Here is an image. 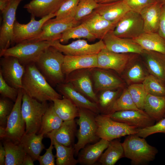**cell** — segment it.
Wrapping results in <instances>:
<instances>
[{
	"label": "cell",
	"instance_id": "6da1fadb",
	"mask_svg": "<svg viewBox=\"0 0 165 165\" xmlns=\"http://www.w3.org/2000/svg\"><path fill=\"white\" fill-rule=\"evenodd\" d=\"M22 89L31 97L40 102L51 101L62 97L48 82L35 63L25 66L22 79Z\"/></svg>",
	"mask_w": 165,
	"mask_h": 165
},
{
	"label": "cell",
	"instance_id": "7a4b0ae2",
	"mask_svg": "<svg viewBox=\"0 0 165 165\" xmlns=\"http://www.w3.org/2000/svg\"><path fill=\"white\" fill-rule=\"evenodd\" d=\"M64 55L50 46L41 53L35 64L37 68L51 85H57L65 82L62 66Z\"/></svg>",
	"mask_w": 165,
	"mask_h": 165
},
{
	"label": "cell",
	"instance_id": "3957f363",
	"mask_svg": "<svg viewBox=\"0 0 165 165\" xmlns=\"http://www.w3.org/2000/svg\"><path fill=\"white\" fill-rule=\"evenodd\" d=\"M136 134L128 135L122 143L125 157L133 165H146L155 158L157 149Z\"/></svg>",
	"mask_w": 165,
	"mask_h": 165
},
{
	"label": "cell",
	"instance_id": "277c9868",
	"mask_svg": "<svg viewBox=\"0 0 165 165\" xmlns=\"http://www.w3.org/2000/svg\"><path fill=\"white\" fill-rule=\"evenodd\" d=\"M78 108L79 118L75 120L79 126L76 133L77 141L74 146L76 156L87 144L99 139L97 134V125L95 117L97 114L87 109Z\"/></svg>",
	"mask_w": 165,
	"mask_h": 165
},
{
	"label": "cell",
	"instance_id": "5b68a950",
	"mask_svg": "<svg viewBox=\"0 0 165 165\" xmlns=\"http://www.w3.org/2000/svg\"><path fill=\"white\" fill-rule=\"evenodd\" d=\"M23 92L21 111L25 123V133L36 134L40 130L42 117L49 105L47 102H40L23 90Z\"/></svg>",
	"mask_w": 165,
	"mask_h": 165
},
{
	"label": "cell",
	"instance_id": "8992f818",
	"mask_svg": "<svg viewBox=\"0 0 165 165\" xmlns=\"http://www.w3.org/2000/svg\"><path fill=\"white\" fill-rule=\"evenodd\" d=\"M50 46L49 41L31 42L25 40L11 48L0 50V57H15L25 67L29 64L35 63L42 52Z\"/></svg>",
	"mask_w": 165,
	"mask_h": 165
},
{
	"label": "cell",
	"instance_id": "52a82bcc",
	"mask_svg": "<svg viewBox=\"0 0 165 165\" xmlns=\"http://www.w3.org/2000/svg\"><path fill=\"white\" fill-rule=\"evenodd\" d=\"M95 119L97 137L99 139L109 141L125 136L136 134L139 130L101 114H97Z\"/></svg>",
	"mask_w": 165,
	"mask_h": 165
},
{
	"label": "cell",
	"instance_id": "ba28073f",
	"mask_svg": "<svg viewBox=\"0 0 165 165\" xmlns=\"http://www.w3.org/2000/svg\"><path fill=\"white\" fill-rule=\"evenodd\" d=\"M23 92L19 89L17 99L8 118L5 139L19 144L25 132V123L21 113V108Z\"/></svg>",
	"mask_w": 165,
	"mask_h": 165
},
{
	"label": "cell",
	"instance_id": "9c48e42d",
	"mask_svg": "<svg viewBox=\"0 0 165 165\" xmlns=\"http://www.w3.org/2000/svg\"><path fill=\"white\" fill-rule=\"evenodd\" d=\"M113 32L116 36L134 39L144 33V24L140 13L130 10L116 24Z\"/></svg>",
	"mask_w": 165,
	"mask_h": 165
},
{
	"label": "cell",
	"instance_id": "30bf717a",
	"mask_svg": "<svg viewBox=\"0 0 165 165\" xmlns=\"http://www.w3.org/2000/svg\"><path fill=\"white\" fill-rule=\"evenodd\" d=\"M81 24L74 17L68 18L58 20L49 19L44 24L41 33L36 36L26 41L36 42L43 41H53L60 40L62 34L68 29Z\"/></svg>",
	"mask_w": 165,
	"mask_h": 165
},
{
	"label": "cell",
	"instance_id": "8fae6325",
	"mask_svg": "<svg viewBox=\"0 0 165 165\" xmlns=\"http://www.w3.org/2000/svg\"><path fill=\"white\" fill-rule=\"evenodd\" d=\"M50 46L55 48L65 55L79 56L97 54L101 50L106 48L102 39L92 44H89L87 41L79 39L65 45L59 40L50 41Z\"/></svg>",
	"mask_w": 165,
	"mask_h": 165
},
{
	"label": "cell",
	"instance_id": "7c38bea8",
	"mask_svg": "<svg viewBox=\"0 0 165 165\" xmlns=\"http://www.w3.org/2000/svg\"><path fill=\"white\" fill-rule=\"evenodd\" d=\"M90 68L78 69L72 72L65 77L64 82L69 83L77 91L97 104L98 100L94 89Z\"/></svg>",
	"mask_w": 165,
	"mask_h": 165
},
{
	"label": "cell",
	"instance_id": "4fadbf2b",
	"mask_svg": "<svg viewBox=\"0 0 165 165\" xmlns=\"http://www.w3.org/2000/svg\"><path fill=\"white\" fill-rule=\"evenodd\" d=\"M23 0H10L8 6L2 13V22L0 30V50L13 45V27L16 20V9Z\"/></svg>",
	"mask_w": 165,
	"mask_h": 165
},
{
	"label": "cell",
	"instance_id": "5bb4252c",
	"mask_svg": "<svg viewBox=\"0 0 165 165\" xmlns=\"http://www.w3.org/2000/svg\"><path fill=\"white\" fill-rule=\"evenodd\" d=\"M97 67L90 68L95 92L124 88L126 84L120 76L109 70Z\"/></svg>",
	"mask_w": 165,
	"mask_h": 165
},
{
	"label": "cell",
	"instance_id": "9a60e30c",
	"mask_svg": "<svg viewBox=\"0 0 165 165\" xmlns=\"http://www.w3.org/2000/svg\"><path fill=\"white\" fill-rule=\"evenodd\" d=\"M0 65V72L6 82L13 87L22 89L25 67L16 58L9 56L1 57Z\"/></svg>",
	"mask_w": 165,
	"mask_h": 165
},
{
	"label": "cell",
	"instance_id": "2e32d148",
	"mask_svg": "<svg viewBox=\"0 0 165 165\" xmlns=\"http://www.w3.org/2000/svg\"><path fill=\"white\" fill-rule=\"evenodd\" d=\"M136 54L117 53L105 48L97 54V67L113 70L120 75L129 61Z\"/></svg>",
	"mask_w": 165,
	"mask_h": 165
},
{
	"label": "cell",
	"instance_id": "e0dca14e",
	"mask_svg": "<svg viewBox=\"0 0 165 165\" xmlns=\"http://www.w3.org/2000/svg\"><path fill=\"white\" fill-rule=\"evenodd\" d=\"M55 16V13L51 14L39 20H36L35 17L31 16L30 22L26 24H20L16 20L13 27V45L38 35L42 32L44 23Z\"/></svg>",
	"mask_w": 165,
	"mask_h": 165
},
{
	"label": "cell",
	"instance_id": "ac0fdd59",
	"mask_svg": "<svg viewBox=\"0 0 165 165\" xmlns=\"http://www.w3.org/2000/svg\"><path fill=\"white\" fill-rule=\"evenodd\" d=\"M105 116L115 121L139 129L151 126L156 122L142 110L116 111Z\"/></svg>",
	"mask_w": 165,
	"mask_h": 165
},
{
	"label": "cell",
	"instance_id": "d6986e66",
	"mask_svg": "<svg viewBox=\"0 0 165 165\" xmlns=\"http://www.w3.org/2000/svg\"><path fill=\"white\" fill-rule=\"evenodd\" d=\"M102 40L106 48L115 53L140 55L143 50L133 39L118 37L114 34L113 31L108 33Z\"/></svg>",
	"mask_w": 165,
	"mask_h": 165
},
{
	"label": "cell",
	"instance_id": "ffe728a7",
	"mask_svg": "<svg viewBox=\"0 0 165 165\" xmlns=\"http://www.w3.org/2000/svg\"><path fill=\"white\" fill-rule=\"evenodd\" d=\"M149 74L140 55L137 54L129 61L120 76L129 86L142 83Z\"/></svg>",
	"mask_w": 165,
	"mask_h": 165
},
{
	"label": "cell",
	"instance_id": "44dd1931",
	"mask_svg": "<svg viewBox=\"0 0 165 165\" xmlns=\"http://www.w3.org/2000/svg\"><path fill=\"white\" fill-rule=\"evenodd\" d=\"M139 55L149 74L165 83V54L143 50Z\"/></svg>",
	"mask_w": 165,
	"mask_h": 165
},
{
	"label": "cell",
	"instance_id": "7402d4cb",
	"mask_svg": "<svg viewBox=\"0 0 165 165\" xmlns=\"http://www.w3.org/2000/svg\"><path fill=\"white\" fill-rule=\"evenodd\" d=\"M80 21L96 38L100 40H102L108 33L113 31L116 25L94 11Z\"/></svg>",
	"mask_w": 165,
	"mask_h": 165
},
{
	"label": "cell",
	"instance_id": "603a6c76",
	"mask_svg": "<svg viewBox=\"0 0 165 165\" xmlns=\"http://www.w3.org/2000/svg\"><path fill=\"white\" fill-rule=\"evenodd\" d=\"M56 86L61 94L70 99L78 108L89 109L97 114H100L97 104L77 91L69 83L64 82Z\"/></svg>",
	"mask_w": 165,
	"mask_h": 165
},
{
	"label": "cell",
	"instance_id": "cb8c5ba5",
	"mask_svg": "<svg viewBox=\"0 0 165 165\" xmlns=\"http://www.w3.org/2000/svg\"><path fill=\"white\" fill-rule=\"evenodd\" d=\"M97 55L79 56L65 55L62 66V71L66 77L78 69L97 67Z\"/></svg>",
	"mask_w": 165,
	"mask_h": 165
},
{
	"label": "cell",
	"instance_id": "d4e9b609",
	"mask_svg": "<svg viewBox=\"0 0 165 165\" xmlns=\"http://www.w3.org/2000/svg\"><path fill=\"white\" fill-rule=\"evenodd\" d=\"M67 0H32L23 8L31 16L42 18L55 13Z\"/></svg>",
	"mask_w": 165,
	"mask_h": 165
},
{
	"label": "cell",
	"instance_id": "484cf974",
	"mask_svg": "<svg viewBox=\"0 0 165 165\" xmlns=\"http://www.w3.org/2000/svg\"><path fill=\"white\" fill-rule=\"evenodd\" d=\"M130 10L123 0L99 4L94 11L106 20L116 25L122 17Z\"/></svg>",
	"mask_w": 165,
	"mask_h": 165
},
{
	"label": "cell",
	"instance_id": "4316f807",
	"mask_svg": "<svg viewBox=\"0 0 165 165\" xmlns=\"http://www.w3.org/2000/svg\"><path fill=\"white\" fill-rule=\"evenodd\" d=\"M77 124L75 119L63 121L58 129L46 135L50 140L66 146H73L76 132Z\"/></svg>",
	"mask_w": 165,
	"mask_h": 165
},
{
	"label": "cell",
	"instance_id": "83f0119b",
	"mask_svg": "<svg viewBox=\"0 0 165 165\" xmlns=\"http://www.w3.org/2000/svg\"><path fill=\"white\" fill-rule=\"evenodd\" d=\"M109 142V141L101 139L94 144L86 146L79 153V163L83 165L94 164L108 147Z\"/></svg>",
	"mask_w": 165,
	"mask_h": 165
},
{
	"label": "cell",
	"instance_id": "f1b7e54d",
	"mask_svg": "<svg viewBox=\"0 0 165 165\" xmlns=\"http://www.w3.org/2000/svg\"><path fill=\"white\" fill-rule=\"evenodd\" d=\"M163 6L156 2L143 9L140 12L144 24V32H157Z\"/></svg>",
	"mask_w": 165,
	"mask_h": 165
},
{
	"label": "cell",
	"instance_id": "f546056e",
	"mask_svg": "<svg viewBox=\"0 0 165 165\" xmlns=\"http://www.w3.org/2000/svg\"><path fill=\"white\" fill-rule=\"evenodd\" d=\"M144 50L165 54V39L157 32H144L133 39Z\"/></svg>",
	"mask_w": 165,
	"mask_h": 165
},
{
	"label": "cell",
	"instance_id": "4dcf8cb0",
	"mask_svg": "<svg viewBox=\"0 0 165 165\" xmlns=\"http://www.w3.org/2000/svg\"><path fill=\"white\" fill-rule=\"evenodd\" d=\"M44 136L41 134L25 133L19 143L26 153L30 155L34 161L38 160L45 148L42 143Z\"/></svg>",
	"mask_w": 165,
	"mask_h": 165
},
{
	"label": "cell",
	"instance_id": "1f68e13d",
	"mask_svg": "<svg viewBox=\"0 0 165 165\" xmlns=\"http://www.w3.org/2000/svg\"><path fill=\"white\" fill-rule=\"evenodd\" d=\"M143 110L156 122L165 117V96L148 94L145 100Z\"/></svg>",
	"mask_w": 165,
	"mask_h": 165
},
{
	"label": "cell",
	"instance_id": "d6a6232c",
	"mask_svg": "<svg viewBox=\"0 0 165 165\" xmlns=\"http://www.w3.org/2000/svg\"><path fill=\"white\" fill-rule=\"evenodd\" d=\"M54 110L63 121L75 119L79 116V108L70 99L63 96L53 100Z\"/></svg>",
	"mask_w": 165,
	"mask_h": 165
},
{
	"label": "cell",
	"instance_id": "836d02e7",
	"mask_svg": "<svg viewBox=\"0 0 165 165\" xmlns=\"http://www.w3.org/2000/svg\"><path fill=\"white\" fill-rule=\"evenodd\" d=\"M124 157L122 143L116 139L109 141L108 147L98 162L102 165H114L119 159Z\"/></svg>",
	"mask_w": 165,
	"mask_h": 165
},
{
	"label": "cell",
	"instance_id": "e575fe53",
	"mask_svg": "<svg viewBox=\"0 0 165 165\" xmlns=\"http://www.w3.org/2000/svg\"><path fill=\"white\" fill-rule=\"evenodd\" d=\"M3 145L6 152L5 165H22L26 153L21 146L6 140Z\"/></svg>",
	"mask_w": 165,
	"mask_h": 165
},
{
	"label": "cell",
	"instance_id": "d590c367",
	"mask_svg": "<svg viewBox=\"0 0 165 165\" xmlns=\"http://www.w3.org/2000/svg\"><path fill=\"white\" fill-rule=\"evenodd\" d=\"M121 89L104 90L97 95L98 100L97 104L101 114L107 115L111 113L115 102L121 93Z\"/></svg>",
	"mask_w": 165,
	"mask_h": 165
},
{
	"label": "cell",
	"instance_id": "8d00e7d4",
	"mask_svg": "<svg viewBox=\"0 0 165 165\" xmlns=\"http://www.w3.org/2000/svg\"><path fill=\"white\" fill-rule=\"evenodd\" d=\"M63 122V120L55 112L52 104L49 105L42 117L38 134L46 135L47 134L58 129Z\"/></svg>",
	"mask_w": 165,
	"mask_h": 165
},
{
	"label": "cell",
	"instance_id": "74e56055",
	"mask_svg": "<svg viewBox=\"0 0 165 165\" xmlns=\"http://www.w3.org/2000/svg\"><path fill=\"white\" fill-rule=\"evenodd\" d=\"M56 151L55 157L57 165H76L79 163L78 159L74 157V146H66L50 140Z\"/></svg>",
	"mask_w": 165,
	"mask_h": 165
},
{
	"label": "cell",
	"instance_id": "f35d334b",
	"mask_svg": "<svg viewBox=\"0 0 165 165\" xmlns=\"http://www.w3.org/2000/svg\"><path fill=\"white\" fill-rule=\"evenodd\" d=\"M85 38L93 41L96 38L83 24H81L72 27L64 32L59 41L61 43H66L70 39Z\"/></svg>",
	"mask_w": 165,
	"mask_h": 165
},
{
	"label": "cell",
	"instance_id": "ab89813d",
	"mask_svg": "<svg viewBox=\"0 0 165 165\" xmlns=\"http://www.w3.org/2000/svg\"><path fill=\"white\" fill-rule=\"evenodd\" d=\"M140 110L134 102L127 88H125L115 102L111 113L116 111Z\"/></svg>",
	"mask_w": 165,
	"mask_h": 165
},
{
	"label": "cell",
	"instance_id": "60d3db41",
	"mask_svg": "<svg viewBox=\"0 0 165 165\" xmlns=\"http://www.w3.org/2000/svg\"><path fill=\"white\" fill-rule=\"evenodd\" d=\"M142 83L148 94L165 96V83L155 76L149 74Z\"/></svg>",
	"mask_w": 165,
	"mask_h": 165
},
{
	"label": "cell",
	"instance_id": "b9f144b4",
	"mask_svg": "<svg viewBox=\"0 0 165 165\" xmlns=\"http://www.w3.org/2000/svg\"><path fill=\"white\" fill-rule=\"evenodd\" d=\"M132 98L137 107L143 110L146 98L148 94L142 83L134 84L127 88Z\"/></svg>",
	"mask_w": 165,
	"mask_h": 165
},
{
	"label": "cell",
	"instance_id": "7bdbcfd3",
	"mask_svg": "<svg viewBox=\"0 0 165 165\" xmlns=\"http://www.w3.org/2000/svg\"><path fill=\"white\" fill-rule=\"evenodd\" d=\"M79 0H67L61 5L55 13L54 20H58L67 18L74 17Z\"/></svg>",
	"mask_w": 165,
	"mask_h": 165
},
{
	"label": "cell",
	"instance_id": "ee69618b",
	"mask_svg": "<svg viewBox=\"0 0 165 165\" xmlns=\"http://www.w3.org/2000/svg\"><path fill=\"white\" fill-rule=\"evenodd\" d=\"M98 4L95 0H79L75 19L76 21H80L84 17L91 14Z\"/></svg>",
	"mask_w": 165,
	"mask_h": 165
},
{
	"label": "cell",
	"instance_id": "f6af8a7d",
	"mask_svg": "<svg viewBox=\"0 0 165 165\" xmlns=\"http://www.w3.org/2000/svg\"><path fill=\"white\" fill-rule=\"evenodd\" d=\"M10 100L4 97L0 99V126L5 127L14 105Z\"/></svg>",
	"mask_w": 165,
	"mask_h": 165
},
{
	"label": "cell",
	"instance_id": "bcb514c9",
	"mask_svg": "<svg viewBox=\"0 0 165 165\" xmlns=\"http://www.w3.org/2000/svg\"><path fill=\"white\" fill-rule=\"evenodd\" d=\"M162 133L165 134V118H164L156 124L145 128L139 129L136 134L138 136L144 138L152 134Z\"/></svg>",
	"mask_w": 165,
	"mask_h": 165
},
{
	"label": "cell",
	"instance_id": "7dc6e473",
	"mask_svg": "<svg viewBox=\"0 0 165 165\" xmlns=\"http://www.w3.org/2000/svg\"><path fill=\"white\" fill-rule=\"evenodd\" d=\"M19 90L9 85L3 79L0 72V94L3 97L15 102L18 95Z\"/></svg>",
	"mask_w": 165,
	"mask_h": 165
},
{
	"label": "cell",
	"instance_id": "c3c4849f",
	"mask_svg": "<svg viewBox=\"0 0 165 165\" xmlns=\"http://www.w3.org/2000/svg\"><path fill=\"white\" fill-rule=\"evenodd\" d=\"M131 10L140 13L147 6L156 2V0H124Z\"/></svg>",
	"mask_w": 165,
	"mask_h": 165
},
{
	"label": "cell",
	"instance_id": "681fc988",
	"mask_svg": "<svg viewBox=\"0 0 165 165\" xmlns=\"http://www.w3.org/2000/svg\"><path fill=\"white\" fill-rule=\"evenodd\" d=\"M54 146L51 143L48 148L46 149V152L42 156H40L38 160L40 165H55V156L53 153Z\"/></svg>",
	"mask_w": 165,
	"mask_h": 165
},
{
	"label": "cell",
	"instance_id": "f907efd6",
	"mask_svg": "<svg viewBox=\"0 0 165 165\" xmlns=\"http://www.w3.org/2000/svg\"><path fill=\"white\" fill-rule=\"evenodd\" d=\"M157 33L165 39V7L163 6Z\"/></svg>",
	"mask_w": 165,
	"mask_h": 165
},
{
	"label": "cell",
	"instance_id": "816d5d0a",
	"mask_svg": "<svg viewBox=\"0 0 165 165\" xmlns=\"http://www.w3.org/2000/svg\"><path fill=\"white\" fill-rule=\"evenodd\" d=\"M6 158V152L2 144L0 145V165H5Z\"/></svg>",
	"mask_w": 165,
	"mask_h": 165
},
{
	"label": "cell",
	"instance_id": "f5cc1de1",
	"mask_svg": "<svg viewBox=\"0 0 165 165\" xmlns=\"http://www.w3.org/2000/svg\"><path fill=\"white\" fill-rule=\"evenodd\" d=\"M34 161L31 156L26 154L24 158L22 165H34Z\"/></svg>",
	"mask_w": 165,
	"mask_h": 165
},
{
	"label": "cell",
	"instance_id": "db71d44e",
	"mask_svg": "<svg viewBox=\"0 0 165 165\" xmlns=\"http://www.w3.org/2000/svg\"><path fill=\"white\" fill-rule=\"evenodd\" d=\"M9 1L8 0H0V10L2 13L7 7Z\"/></svg>",
	"mask_w": 165,
	"mask_h": 165
},
{
	"label": "cell",
	"instance_id": "11a10c76",
	"mask_svg": "<svg viewBox=\"0 0 165 165\" xmlns=\"http://www.w3.org/2000/svg\"><path fill=\"white\" fill-rule=\"evenodd\" d=\"M6 135V127L0 126V138L1 139H5Z\"/></svg>",
	"mask_w": 165,
	"mask_h": 165
},
{
	"label": "cell",
	"instance_id": "9f6ffc18",
	"mask_svg": "<svg viewBox=\"0 0 165 165\" xmlns=\"http://www.w3.org/2000/svg\"><path fill=\"white\" fill-rule=\"evenodd\" d=\"M98 4L108 3L113 2L123 1L124 0H95Z\"/></svg>",
	"mask_w": 165,
	"mask_h": 165
},
{
	"label": "cell",
	"instance_id": "6f0895ef",
	"mask_svg": "<svg viewBox=\"0 0 165 165\" xmlns=\"http://www.w3.org/2000/svg\"><path fill=\"white\" fill-rule=\"evenodd\" d=\"M156 2L160 4L162 6L165 7V0H156Z\"/></svg>",
	"mask_w": 165,
	"mask_h": 165
},
{
	"label": "cell",
	"instance_id": "680465c9",
	"mask_svg": "<svg viewBox=\"0 0 165 165\" xmlns=\"http://www.w3.org/2000/svg\"></svg>",
	"mask_w": 165,
	"mask_h": 165
}]
</instances>
